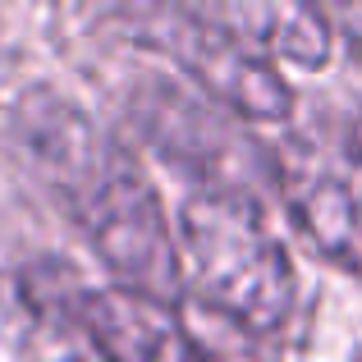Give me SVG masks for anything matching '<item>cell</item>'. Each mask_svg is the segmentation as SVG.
<instances>
[{"mask_svg": "<svg viewBox=\"0 0 362 362\" xmlns=\"http://www.w3.org/2000/svg\"><path fill=\"white\" fill-rule=\"evenodd\" d=\"M179 247L206 303L252 330H275L293 308V266L243 193L206 188L179 211Z\"/></svg>", "mask_w": 362, "mask_h": 362, "instance_id": "6da1fadb", "label": "cell"}, {"mask_svg": "<svg viewBox=\"0 0 362 362\" xmlns=\"http://www.w3.org/2000/svg\"><path fill=\"white\" fill-rule=\"evenodd\" d=\"M83 225H88L97 252L106 266L129 284V293H142L151 303H175L179 293V243L165 221L156 188L129 165L106 160L101 179L83 197Z\"/></svg>", "mask_w": 362, "mask_h": 362, "instance_id": "7a4b0ae2", "label": "cell"}, {"mask_svg": "<svg viewBox=\"0 0 362 362\" xmlns=\"http://www.w3.org/2000/svg\"><path fill=\"white\" fill-rule=\"evenodd\" d=\"M133 28H138L142 46L179 60L221 106L239 110V115H257V119H280L289 110V88L266 64V55H257L234 33L211 23L197 5L133 14Z\"/></svg>", "mask_w": 362, "mask_h": 362, "instance_id": "3957f363", "label": "cell"}, {"mask_svg": "<svg viewBox=\"0 0 362 362\" xmlns=\"http://www.w3.org/2000/svg\"><path fill=\"white\" fill-rule=\"evenodd\" d=\"M284 197L321 252L362 271V147L312 138L289 142Z\"/></svg>", "mask_w": 362, "mask_h": 362, "instance_id": "277c9868", "label": "cell"}, {"mask_svg": "<svg viewBox=\"0 0 362 362\" xmlns=\"http://www.w3.org/2000/svg\"><path fill=\"white\" fill-rule=\"evenodd\" d=\"M74 317L106 362H206L184 321L165 303H151L142 293L78 289Z\"/></svg>", "mask_w": 362, "mask_h": 362, "instance_id": "5b68a950", "label": "cell"}, {"mask_svg": "<svg viewBox=\"0 0 362 362\" xmlns=\"http://www.w3.org/2000/svg\"><path fill=\"white\" fill-rule=\"evenodd\" d=\"M151 133H156L160 142H165V151H175V156H188L193 165H202L206 175L221 184V193H234L230 179L243 175V160H247V142L239 133L230 129L225 119L206 115L211 106H197L193 97H184V92H156V101H151Z\"/></svg>", "mask_w": 362, "mask_h": 362, "instance_id": "8992f818", "label": "cell"}, {"mask_svg": "<svg viewBox=\"0 0 362 362\" xmlns=\"http://www.w3.org/2000/svg\"><path fill=\"white\" fill-rule=\"evenodd\" d=\"M211 23H221L225 33H234L243 46H252L257 55H280L293 64H321L330 55V23L321 9L308 5H221L206 9L197 5Z\"/></svg>", "mask_w": 362, "mask_h": 362, "instance_id": "52a82bcc", "label": "cell"}]
</instances>
